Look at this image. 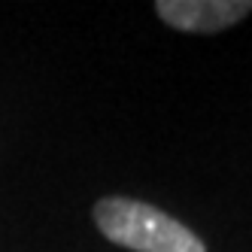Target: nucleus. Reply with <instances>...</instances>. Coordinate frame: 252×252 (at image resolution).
Returning <instances> with one entry per match:
<instances>
[{"label": "nucleus", "mask_w": 252, "mask_h": 252, "mask_svg": "<svg viewBox=\"0 0 252 252\" xmlns=\"http://www.w3.org/2000/svg\"><path fill=\"white\" fill-rule=\"evenodd\" d=\"M94 222L106 240L134 252H207L204 240L183 222L134 197H100Z\"/></svg>", "instance_id": "obj_1"}, {"label": "nucleus", "mask_w": 252, "mask_h": 252, "mask_svg": "<svg viewBox=\"0 0 252 252\" xmlns=\"http://www.w3.org/2000/svg\"><path fill=\"white\" fill-rule=\"evenodd\" d=\"M161 22L189 33H216L243 22L252 12V0H161L155 3Z\"/></svg>", "instance_id": "obj_2"}]
</instances>
